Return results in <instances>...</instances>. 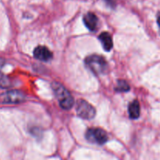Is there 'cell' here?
I'll return each instance as SVG.
<instances>
[{
    "label": "cell",
    "instance_id": "cell-2",
    "mask_svg": "<svg viewBox=\"0 0 160 160\" xmlns=\"http://www.w3.org/2000/svg\"><path fill=\"white\" fill-rule=\"evenodd\" d=\"M85 65L94 74L102 75L106 73L108 63L106 59L98 55H91L85 58Z\"/></svg>",
    "mask_w": 160,
    "mask_h": 160
},
{
    "label": "cell",
    "instance_id": "cell-10",
    "mask_svg": "<svg viewBox=\"0 0 160 160\" xmlns=\"http://www.w3.org/2000/svg\"><path fill=\"white\" fill-rule=\"evenodd\" d=\"M131 89L130 85L124 80H119L115 90L118 92H128Z\"/></svg>",
    "mask_w": 160,
    "mask_h": 160
},
{
    "label": "cell",
    "instance_id": "cell-9",
    "mask_svg": "<svg viewBox=\"0 0 160 160\" xmlns=\"http://www.w3.org/2000/svg\"><path fill=\"white\" fill-rule=\"evenodd\" d=\"M128 112L131 119L135 120L140 117V104L138 100L131 102L128 106Z\"/></svg>",
    "mask_w": 160,
    "mask_h": 160
},
{
    "label": "cell",
    "instance_id": "cell-4",
    "mask_svg": "<svg viewBox=\"0 0 160 160\" xmlns=\"http://www.w3.org/2000/svg\"><path fill=\"white\" fill-rule=\"evenodd\" d=\"M85 138L89 142L96 145H104L109 139L108 134L101 128H90L85 134Z\"/></svg>",
    "mask_w": 160,
    "mask_h": 160
},
{
    "label": "cell",
    "instance_id": "cell-11",
    "mask_svg": "<svg viewBox=\"0 0 160 160\" xmlns=\"http://www.w3.org/2000/svg\"><path fill=\"white\" fill-rule=\"evenodd\" d=\"M11 82L7 76L3 74L2 73H0V88H7L10 86Z\"/></svg>",
    "mask_w": 160,
    "mask_h": 160
},
{
    "label": "cell",
    "instance_id": "cell-13",
    "mask_svg": "<svg viewBox=\"0 0 160 160\" xmlns=\"http://www.w3.org/2000/svg\"><path fill=\"white\" fill-rule=\"evenodd\" d=\"M3 64H4V61H3V59H0V68L2 67Z\"/></svg>",
    "mask_w": 160,
    "mask_h": 160
},
{
    "label": "cell",
    "instance_id": "cell-6",
    "mask_svg": "<svg viewBox=\"0 0 160 160\" xmlns=\"http://www.w3.org/2000/svg\"><path fill=\"white\" fill-rule=\"evenodd\" d=\"M34 56L37 59L44 62H48L52 59V53L47 47L39 45L34 50Z\"/></svg>",
    "mask_w": 160,
    "mask_h": 160
},
{
    "label": "cell",
    "instance_id": "cell-3",
    "mask_svg": "<svg viewBox=\"0 0 160 160\" xmlns=\"http://www.w3.org/2000/svg\"><path fill=\"white\" fill-rule=\"evenodd\" d=\"M76 111L78 117L84 120H92L96 115L95 107L84 99L78 100L77 102Z\"/></svg>",
    "mask_w": 160,
    "mask_h": 160
},
{
    "label": "cell",
    "instance_id": "cell-7",
    "mask_svg": "<svg viewBox=\"0 0 160 160\" xmlns=\"http://www.w3.org/2000/svg\"><path fill=\"white\" fill-rule=\"evenodd\" d=\"M84 23L88 29L91 31H93L96 29L97 25H98V17L93 12H88L84 16Z\"/></svg>",
    "mask_w": 160,
    "mask_h": 160
},
{
    "label": "cell",
    "instance_id": "cell-5",
    "mask_svg": "<svg viewBox=\"0 0 160 160\" xmlns=\"http://www.w3.org/2000/svg\"><path fill=\"white\" fill-rule=\"evenodd\" d=\"M25 100V95L21 91H8L0 95V102L4 104H19Z\"/></svg>",
    "mask_w": 160,
    "mask_h": 160
},
{
    "label": "cell",
    "instance_id": "cell-8",
    "mask_svg": "<svg viewBox=\"0 0 160 160\" xmlns=\"http://www.w3.org/2000/svg\"><path fill=\"white\" fill-rule=\"evenodd\" d=\"M98 39L101 42L104 50H106V52H109L112 49V46H113V42H112V36L109 32L101 33L99 37H98Z\"/></svg>",
    "mask_w": 160,
    "mask_h": 160
},
{
    "label": "cell",
    "instance_id": "cell-1",
    "mask_svg": "<svg viewBox=\"0 0 160 160\" xmlns=\"http://www.w3.org/2000/svg\"><path fill=\"white\" fill-rule=\"evenodd\" d=\"M52 88L62 109L69 110L73 107L74 104L73 96L62 84L58 82H53L52 84Z\"/></svg>",
    "mask_w": 160,
    "mask_h": 160
},
{
    "label": "cell",
    "instance_id": "cell-12",
    "mask_svg": "<svg viewBox=\"0 0 160 160\" xmlns=\"http://www.w3.org/2000/svg\"><path fill=\"white\" fill-rule=\"evenodd\" d=\"M157 23H158V25H159L160 28V13H159V15H158L157 17Z\"/></svg>",
    "mask_w": 160,
    "mask_h": 160
}]
</instances>
